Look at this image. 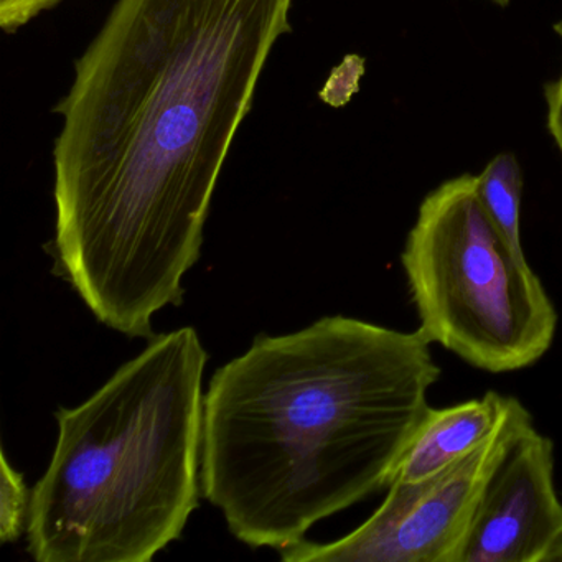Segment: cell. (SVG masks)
I'll list each match as a JSON object with an SVG mask.
<instances>
[{
    "label": "cell",
    "mask_w": 562,
    "mask_h": 562,
    "mask_svg": "<svg viewBox=\"0 0 562 562\" xmlns=\"http://www.w3.org/2000/svg\"><path fill=\"white\" fill-rule=\"evenodd\" d=\"M292 0H117L55 106L58 265L98 321L182 304L220 173Z\"/></svg>",
    "instance_id": "6da1fadb"
},
{
    "label": "cell",
    "mask_w": 562,
    "mask_h": 562,
    "mask_svg": "<svg viewBox=\"0 0 562 562\" xmlns=\"http://www.w3.org/2000/svg\"><path fill=\"white\" fill-rule=\"evenodd\" d=\"M440 368L423 331L325 317L216 370L202 486L235 538L282 549L390 486Z\"/></svg>",
    "instance_id": "7a4b0ae2"
},
{
    "label": "cell",
    "mask_w": 562,
    "mask_h": 562,
    "mask_svg": "<svg viewBox=\"0 0 562 562\" xmlns=\"http://www.w3.org/2000/svg\"><path fill=\"white\" fill-rule=\"evenodd\" d=\"M205 348L160 335L90 400L57 413L50 465L31 493L38 562H149L199 506Z\"/></svg>",
    "instance_id": "3957f363"
},
{
    "label": "cell",
    "mask_w": 562,
    "mask_h": 562,
    "mask_svg": "<svg viewBox=\"0 0 562 562\" xmlns=\"http://www.w3.org/2000/svg\"><path fill=\"white\" fill-rule=\"evenodd\" d=\"M424 337L472 367H531L554 341L544 285L486 215L476 176L447 180L420 203L401 255Z\"/></svg>",
    "instance_id": "277c9868"
},
{
    "label": "cell",
    "mask_w": 562,
    "mask_h": 562,
    "mask_svg": "<svg viewBox=\"0 0 562 562\" xmlns=\"http://www.w3.org/2000/svg\"><path fill=\"white\" fill-rule=\"evenodd\" d=\"M532 416L516 404L485 443L419 482H393L380 508L350 535L279 549L288 562H459L490 475Z\"/></svg>",
    "instance_id": "5b68a950"
},
{
    "label": "cell",
    "mask_w": 562,
    "mask_h": 562,
    "mask_svg": "<svg viewBox=\"0 0 562 562\" xmlns=\"http://www.w3.org/2000/svg\"><path fill=\"white\" fill-rule=\"evenodd\" d=\"M459 562H562L554 443L526 427L483 488Z\"/></svg>",
    "instance_id": "8992f818"
},
{
    "label": "cell",
    "mask_w": 562,
    "mask_h": 562,
    "mask_svg": "<svg viewBox=\"0 0 562 562\" xmlns=\"http://www.w3.org/2000/svg\"><path fill=\"white\" fill-rule=\"evenodd\" d=\"M516 404V397L488 391L443 409L429 407L401 456L390 485L419 482L459 462L506 423Z\"/></svg>",
    "instance_id": "52a82bcc"
},
{
    "label": "cell",
    "mask_w": 562,
    "mask_h": 562,
    "mask_svg": "<svg viewBox=\"0 0 562 562\" xmlns=\"http://www.w3.org/2000/svg\"><path fill=\"white\" fill-rule=\"evenodd\" d=\"M476 192L486 215L499 229L503 238L516 249L521 245L522 173L512 153L498 154L476 176Z\"/></svg>",
    "instance_id": "ba28073f"
},
{
    "label": "cell",
    "mask_w": 562,
    "mask_h": 562,
    "mask_svg": "<svg viewBox=\"0 0 562 562\" xmlns=\"http://www.w3.org/2000/svg\"><path fill=\"white\" fill-rule=\"evenodd\" d=\"M2 479H0V541H18L29 518L31 496L24 476L12 469L8 456L2 452Z\"/></svg>",
    "instance_id": "9c48e42d"
},
{
    "label": "cell",
    "mask_w": 562,
    "mask_h": 562,
    "mask_svg": "<svg viewBox=\"0 0 562 562\" xmlns=\"http://www.w3.org/2000/svg\"><path fill=\"white\" fill-rule=\"evenodd\" d=\"M61 0H0V29L18 34L44 12L57 8Z\"/></svg>",
    "instance_id": "30bf717a"
},
{
    "label": "cell",
    "mask_w": 562,
    "mask_h": 562,
    "mask_svg": "<svg viewBox=\"0 0 562 562\" xmlns=\"http://www.w3.org/2000/svg\"><path fill=\"white\" fill-rule=\"evenodd\" d=\"M554 32L562 42V22L554 25ZM544 100L548 108V114H546L548 131L562 156V71L559 78L546 85Z\"/></svg>",
    "instance_id": "8fae6325"
},
{
    "label": "cell",
    "mask_w": 562,
    "mask_h": 562,
    "mask_svg": "<svg viewBox=\"0 0 562 562\" xmlns=\"http://www.w3.org/2000/svg\"><path fill=\"white\" fill-rule=\"evenodd\" d=\"M490 2H495L496 5H502V8H506V5L512 2V0H490Z\"/></svg>",
    "instance_id": "7c38bea8"
}]
</instances>
